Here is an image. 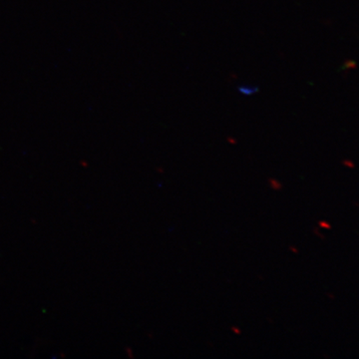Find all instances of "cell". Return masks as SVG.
Segmentation results:
<instances>
[{
	"label": "cell",
	"instance_id": "3957f363",
	"mask_svg": "<svg viewBox=\"0 0 359 359\" xmlns=\"http://www.w3.org/2000/svg\"><path fill=\"white\" fill-rule=\"evenodd\" d=\"M318 224L320 228L327 229V230H330V229H332V224L328 223L327 221H320Z\"/></svg>",
	"mask_w": 359,
	"mask_h": 359
},
{
	"label": "cell",
	"instance_id": "6da1fadb",
	"mask_svg": "<svg viewBox=\"0 0 359 359\" xmlns=\"http://www.w3.org/2000/svg\"><path fill=\"white\" fill-rule=\"evenodd\" d=\"M238 91L244 95H252V94L256 93L257 91V87L250 86V85H241L238 86Z\"/></svg>",
	"mask_w": 359,
	"mask_h": 359
},
{
	"label": "cell",
	"instance_id": "5b68a950",
	"mask_svg": "<svg viewBox=\"0 0 359 359\" xmlns=\"http://www.w3.org/2000/svg\"><path fill=\"white\" fill-rule=\"evenodd\" d=\"M313 233H316L318 237H320L321 240H325V236L321 235L320 231H318V229H313Z\"/></svg>",
	"mask_w": 359,
	"mask_h": 359
},
{
	"label": "cell",
	"instance_id": "277c9868",
	"mask_svg": "<svg viewBox=\"0 0 359 359\" xmlns=\"http://www.w3.org/2000/svg\"><path fill=\"white\" fill-rule=\"evenodd\" d=\"M344 165H346V166H347L348 168H351V169H354V164H353V162H351V161H349V160L344 161Z\"/></svg>",
	"mask_w": 359,
	"mask_h": 359
},
{
	"label": "cell",
	"instance_id": "52a82bcc",
	"mask_svg": "<svg viewBox=\"0 0 359 359\" xmlns=\"http://www.w3.org/2000/svg\"><path fill=\"white\" fill-rule=\"evenodd\" d=\"M290 250H292V252H294V254H299V250H297V248L294 247V245L290 247Z\"/></svg>",
	"mask_w": 359,
	"mask_h": 359
},
{
	"label": "cell",
	"instance_id": "7a4b0ae2",
	"mask_svg": "<svg viewBox=\"0 0 359 359\" xmlns=\"http://www.w3.org/2000/svg\"><path fill=\"white\" fill-rule=\"evenodd\" d=\"M269 184L273 190L280 191L283 189V184L280 183V182H278V180L269 178Z\"/></svg>",
	"mask_w": 359,
	"mask_h": 359
},
{
	"label": "cell",
	"instance_id": "ba28073f",
	"mask_svg": "<svg viewBox=\"0 0 359 359\" xmlns=\"http://www.w3.org/2000/svg\"><path fill=\"white\" fill-rule=\"evenodd\" d=\"M328 297H330V299H335V297H334V294H328Z\"/></svg>",
	"mask_w": 359,
	"mask_h": 359
},
{
	"label": "cell",
	"instance_id": "8992f818",
	"mask_svg": "<svg viewBox=\"0 0 359 359\" xmlns=\"http://www.w3.org/2000/svg\"><path fill=\"white\" fill-rule=\"evenodd\" d=\"M231 330H233V332H236V334H241V332H241L240 328H237L236 327H231Z\"/></svg>",
	"mask_w": 359,
	"mask_h": 359
}]
</instances>
